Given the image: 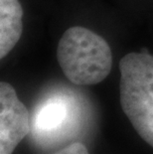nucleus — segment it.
<instances>
[{
    "mask_svg": "<svg viewBox=\"0 0 153 154\" xmlns=\"http://www.w3.org/2000/svg\"><path fill=\"white\" fill-rule=\"evenodd\" d=\"M140 52H141V53H144V54H149L148 49H146V48H142Z\"/></svg>",
    "mask_w": 153,
    "mask_h": 154,
    "instance_id": "0eeeda50",
    "label": "nucleus"
},
{
    "mask_svg": "<svg viewBox=\"0 0 153 154\" xmlns=\"http://www.w3.org/2000/svg\"><path fill=\"white\" fill-rule=\"evenodd\" d=\"M57 59L65 76L78 86L100 83L112 67V53L106 41L80 26L69 28L63 34Z\"/></svg>",
    "mask_w": 153,
    "mask_h": 154,
    "instance_id": "f257e3e1",
    "label": "nucleus"
},
{
    "mask_svg": "<svg viewBox=\"0 0 153 154\" xmlns=\"http://www.w3.org/2000/svg\"><path fill=\"white\" fill-rule=\"evenodd\" d=\"M54 154H89V151L83 143L76 142Z\"/></svg>",
    "mask_w": 153,
    "mask_h": 154,
    "instance_id": "423d86ee",
    "label": "nucleus"
},
{
    "mask_svg": "<svg viewBox=\"0 0 153 154\" xmlns=\"http://www.w3.org/2000/svg\"><path fill=\"white\" fill-rule=\"evenodd\" d=\"M22 10L18 0H0V58L6 57L22 35Z\"/></svg>",
    "mask_w": 153,
    "mask_h": 154,
    "instance_id": "20e7f679",
    "label": "nucleus"
},
{
    "mask_svg": "<svg viewBox=\"0 0 153 154\" xmlns=\"http://www.w3.org/2000/svg\"><path fill=\"white\" fill-rule=\"evenodd\" d=\"M68 106L63 100L53 99L46 101L35 116V128L41 132L59 129L68 117Z\"/></svg>",
    "mask_w": 153,
    "mask_h": 154,
    "instance_id": "39448f33",
    "label": "nucleus"
},
{
    "mask_svg": "<svg viewBox=\"0 0 153 154\" xmlns=\"http://www.w3.org/2000/svg\"><path fill=\"white\" fill-rule=\"evenodd\" d=\"M120 103L139 136L153 147V56L129 53L119 63Z\"/></svg>",
    "mask_w": 153,
    "mask_h": 154,
    "instance_id": "f03ea898",
    "label": "nucleus"
},
{
    "mask_svg": "<svg viewBox=\"0 0 153 154\" xmlns=\"http://www.w3.org/2000/svg\"><path fill=\"white\" fill-rule=\"evenodd\" d=\"M30 130L29 112L10 84L0 83V154H12Z\"/></svg>",
    "mask_w": 153,
    "mask_h": 154,
    "instance_id": "7ed1b4c3",
    "label": "nucleus"
}]
</instances>
